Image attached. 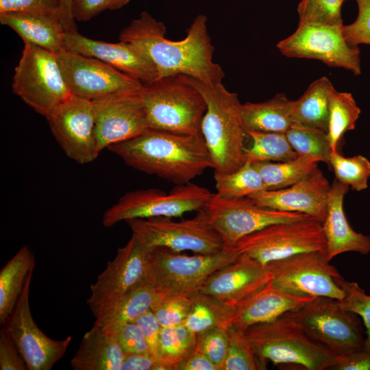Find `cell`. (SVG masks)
Wrapping results in <instances>:
<instances>
[{"instance_id":"obj_1","label":"cell","mask_w":370,"mask_h":370,"mask_svg":"<svg viewBox=\"0 0 370 370\" xmlns=\"http://www.w3.org/2000/svg\"><path fill=\"white\" fill-rule=\"evenodd\" d=\"M208 18L197 15L178 41L165 37L164 23L147 12L133 19L119 35V40L140 49L156 66L159 78L184 75L207 84L222 82L225 73L213 61L214 48L208 31ZM158 78V79H159Z\"/></svg>"},{"instance_id":"obj_2","label":"cell","mask_w":370,"mask_h":370,"mask_svg":"<svg viewBox=\"0 0 370 370\" xmlns=\"http://www.w3.org/2000/svg\"><path fill=\"white\" fill-rule=\"evenodd\" d=\"M127 166L176 185L190 183L213 161L203 136L149 128L107 148Z\"/></svg>"},{"instance_id":"obj_3","label":"cell","mask_w":370,"mask_h":370,"mask_svg":"<svg viewBox=\"0 0 370 370\" xmlns=\"http://www.w3.org/2000/svg\"><path fill=\"white\" fill-rule=\"evenodd\" d=\"M188 79L206 101L201 134L214 173H232L246 161L244 140L247 135L241 119L242 103L237 94L227 90L222 82L207 84L190 77Z\"/></svg>"},{"instance_id":"obj_4","label":"cell","mask_w":370,"mask_h":370,"mask_svg":"<svg viewBox=\"0 0 370 370\" xmlns=\"http://www.w3.org/2000/svg\"><path fill=\"white\" fill-rule=\"evenodd\" d=\"M139 94L149 128L202 136L206 104L188 76L159 78L144 85Z\"/></svg>"},{"instance_id":"obj_5","label":"cell","mask_w":370,"mask_h":370,"mask_svg":"<svg viewBox=\"0 0 370 370\" xmlns=\"http://www.w3.org/2000/svg\"><path fill=\"white\" fill-rule=\"evenodd\" d=\"M245 334L262 369H267V360L275 365H298L308 370L331 369L336 362L335 354L312 341L286 313L253 325Z\"/></svg>"},{"instance_id":"obj_6","label":"cell","mask_w":370,"mask_h":370,"mask_svg":"<svg viewBox=\"0 0 370 370\" xmlns=\"http://www.w3.org/2000/svg\"><path fill=\"white\" fill-rule=\"evenodd\" d=\"M235 246L211 254H181L163 247L149 249L150 278L156 293L191 297L217 270L232 262Z\"/></svg>"},{"instance_id":"obj_7","label":"cell","mask_w":370,"mask_h":370,"mask_svg":"<svg viewBox=\"0 0 370 370\" xmlns=\"http://www.w3.org/2000/svg\"><path fill=\"white\" fill-rule=\"evenodd\" d=\"M23 42L21 57L14 69L12 90L27 106L46 117L72 95L57 54L32 43Z\"/></svg>"},{"instance_id":"obj_8","label":"cell","mask_w":370,"mask_h":370,"mask_svg":"<svg viewBox=\"0 0 370 370\" xmlns=\"http://www.w3.org/2000/svg\"><path fill=\"white\" fill-rule=\"evenodd\" d=\"M286 313L299 323L312 341L336 356L365 344L358 315L343 308L338 299L315 297Z\"/></svg>"},{"instance_id":"obj_9","label":"cell","mask_w":370,"mask_h":370,"mask_svg":"<svg viewBox=\"0 0 370 370\" xmlns=\"http://www.w3.org/2000/svg\"><path fill=\"white\" fill-rule=\"evenodd\" d=\"M212 193L193 183L177 185L169 193L157 188L128 192L105 211L102 223L112 227L122 221L158 217H181L201 210Z\"/></svg>"},{"instance_id":"obj_10","label":"cell","mask_w":370,"mask_h":370,"mask_svg":"<svg viewBox=\"0 0 370 370\" xmlns=\"http://www.w3.org/2000/svg\"><path fill=\"white\" fill-rule=\"evenodd\" d=\"M149 249L132 235L124 247L117 249L114 259L108 262L90 286L87 304L96 319L150 278Z\"/></svg>"},{"instance_id":"obj_11","label":"cell","mask_w":370,"mask_h":370,"mask_svg":"<svg viewBox=\"0 0 370 370\" xmlns=\"http://www.w3.org/2000/svg\"><path fill=\"white\" fill-rule=\"evenodd\" d=\"M234 246L264 265L299 253L326 252L322 223L311 217L270 225L243 237Z\"/></svg>"},{"instance_id":"obj_12","label":"cell","mask_w":370,"mask_h":370,"mask_svg":"<svg viewBox=\"0 0 370 370\" xmlns=\"http://www.w3.org/2000/svg\"><path fill=\"white\" fill-rule=\"evenodd\" d=\"M134 236L149 248L163 247L175 251H191L211 254L226 248L215 229L199 210L190 219L173 221L171 217H158L126 221Z\"/></svg>"},{"instance_id":"obj_13","label":"cell","mask_w":370,"mask_h":370,"mask_svg":"<svg viewBox=\"0 0 370 370\" xmlns=\"http://www.w3.org/2000/svg\"><path fill=\"white\" fill-rule=\"evenodd\" d=\"M199 210L219 234L226 247L234 246L243 237L270 225L310 217L262 207L249 197L225 199L217 193H212Z\"/></svg>"},{"instance_id":"obj_14","label":"cell","mask_w":370,"mask_h":370,"mask_svg":"<svg viewBox=\"0 0 370 370\" xmlns=\"http://www.w3.org/2000/svg\"><path fill=\"white\" fill-rule=\"evenodd\" d=\"M330 262L325 251H312L273 261L267 266L271 273V283L286 292L341 301L345 296L336 282L341 275Z\"/></svg>"},{"instance_id":"obj_15","label":"cell","mask_w":370,"mask_h":370,"mask_svg":"<svg viewBox=\"0 0 370 370\" xmlns=\"http://www.w3.org/2000/svg\"><path fill=\"white\" fill-rule=\"evenodd\" d=\"M343 25L299 22L294 33L280 41L277 48L286 57L318 60L358 75L360 49L346 40Z\"/></svg>"},{"instance_id":"obj_16","label":"cell","mask_w":370,"mask_h":370,"mask_svg":"<svg viewBox=\"0 0 370 370\" xmlns=\"http://www.w3.org/2000/svg\"><path fill=\"white\" fill-rule=\"evenodd\" d=\"M72 95L94 101L113 95L140 91L143 84L97 58L69 49L57 53Z\"/></svg>"},{"instance_id":"obj_17","label":"cell","mask_w":370,"mask_h":370,"mask_svg":"<svg viewBox=\"0 0 370 370\" xmlns=\"http://www.w3.org/2000/svg\"><path fill=\"white\" fill-rule=\"evenodd\" d=\"M51 132L65 154L80 164L99 154L93 101L71 95L47 116Z\"/></svg>"},{"instance_id":"obj_18","label":"cell","mask_w":370,"mask_h":370,"mask_svg":"<svg viewBox=\"0 0 370 370\" xmlns=\"http://www.w3.org/2000/svg\"><path fill=\"white\" fill-rule=\"evenodd\" d=\"M32 273L29 275L16 307L5 328L23 356L28 370H51L65 354L71 341L47 336L34 321L29 306Z\"/></svg>"},{"instance_id":"obj_19","label":"cell","mask_w":370,"mask_h":370,"mask_svg":"<svg viewBox=\"0 0 370 370\" xmlns=\"http://www.w3.org/2000/svg\"><path fill=\"white\" fill-rule=\"evenodd\" d=\"M139 92L116 94L92 101L100 151L149 128Z\"/></svg>"},{"instance_id":"obj_20","label":"cell","mask_w":370,"mask_h":370,"mask_svg":"<svg viewBox=\"0 0 370 370\" xmlns=\"http://www.w3.org/2000/svg\"><path fill=\"white\" fill-rule=\"evenodd\" d=\"M330 188L328 180L317 166L288 187L264 190L248 197L260 206L305 214L322 223L327 214Z\"/></svg>"},{"instance_id":"obj_21","label":"cell","mask_w":370,"mask_h":370,"mask_svg":"<svg viewBox=\"0 0 370 370\" xmlns=\"http://www.w3.org/2000/svg\"><path fill=\"white\" fill-rule=\"evenodd\" d=\"M65 48L103 61L143 85L159 78L157 69L150 58L130 42L122 40L106 42L87 38L74 31L66 32Z\"/></svg>"},{"instance_id":"obj_22","label":"cell","mask_w":370,"mask_h":370,"mask_svg":"<svg viewBox=\"0 0 370 370\" xmlns=\"http://www.w3.org/2000/svg\"><path fill=\"white\" fill-rule=\"evenodd\" d=\"M271 280V273L267 265L241 254L232 262L215 271L199 293L236 306Z\"/></svg>"},{"instance_id":"obj_23","label":"cell","mask_w":370,"mask_h":370,"mask_svg":"<svg viewBox=\"0 0 370 370\" xmlns=\"http://www.w3.org/2000/svg\"><path fill=\"white\" fill-rule=\"evenodd\" d=\"M349 186L336 180L331 185L327 214L322 222L326 242V257L329 261L345 252L367 254L370 252V237L354 231L349 224L343 210V200Z\"/></svg>"},{"instance_id":"obj_24","label":"cell","mask_w":370,"mask_h":370,"mask_svg":"<svg viewBox=\"0 0 370 370\" xmlns=\"http://www.w3.org/2000/svg\"><path fill=\"white\" fill-rule=\"evenodd\" d=\"M313 298L289 293L270 281L236 306L232 325L245 331L253 325L273 321Z\"/></svg>"},{"instance_id":"obj_25","label":"cell","mask_w":370,"mask_h":370,"mask_svg":"<svg viewBox=\"0 0 370 370\" xmlns=\"http://www.w3.org/2000/svg\"><path fill=\"white\" fill-rule=\"evenodd\" d=\"M0 22L23 40L54 53L65 49L66 29L58 13L9 12L0 13Z\"/></svg>"},{"instance_id":"obj_26","label":"cell","mask_w":370,"mask_h":370,"mask_svg":"<svg viewBox=\"0 0 370 370\" xmlns=\"http://www.w3.org/2000/svg\"><path fill=\"white\" fill-rule=\"evenodd\" d=\"M124 357L116 337L94 324L84 335L71 365L74 370H121Z\"/></svg>"},{"instance_id":"obj_27","label":"cell","mask_w":370,"mask_h":370,"mask_svg":"<svg viewBox=\"0 0 370 370\" xmlns=\"http://www.w3.org/2000/svg\"><path fill=\"white\" fill-rule=\"evenodd\" d=\"M293 103L283 93L265 101L242 103L243 126L245 130L285 134L294 123Z\"/></svg>"},{"instance_id":"obj_28","label":"cell","mask_w":370,"mask_h":370,"mask_svg":"<svg viewBox=\"0 0 370 370\" xmlns=\"http://www.w3.org/2000/svg\"><path fill=\"white\" fill-rule=\"evenodd\" d=\"M35 258L25 245L0 271V323L5 325L21 297L29 275L33 273Z\"/></svg>"},{"instance_id":"obj_29","label":"cell","mask_w":370,"mask_h":370,"mask_svg":"<svg viewBox=\"0 0 370 370\" xmlns=\"http://www.w3.org/2000/svg\"><path fill=\"white\" fill-rule=\"evenodd\" d=\"M156 293L149 278L97 319L94 324L100 326L107 335L115 336L124 325L134 321L150 308Z\"/></svg>"},{"instance_id":"obj_30","label":"cell","mask_w":370,"mask_h":370,"mask_svg":"<svg viewBox=\"0 0 370 370\" xmlns=\"http://www.w3.org/2000/svg\"><path fill=\"white\" fill-rule=\"evenodd\" d=\"M334 88L326 77L314 81L298 99L293 101L292 116L294 123L328 133L329 98Z\"/></svg>"},{"instance_id":"obj_31","label":"cell","mask_w":370,"mask_h":370,"mask_svg":"<svg viewBox=\"0 0 370 370\" xmlns=\"http://www.w3.org/2000/svg\"><path fill=\"white\" fill-rule=\"evenodd\" d=\"M191 306L184 325L196 334L220 328L228 330L232 325L236 306L201 293L190 297Z\"/></svg>"},{"instance_id":"obj_32","label":"cell","mask_w":370,"mask_h":370,"mask_svg":"<svg viewBox=\"0 0 370 370\" xmlns=\"http://www.w3.org/2000/svg\"><path fill=\"white\" fill-rule=\"evenodd\" d=\"M252 163L260 173L266 189L276 190L297 182L312 171L319 162L299 156L288 161H259Z\"/></svg>"},{"instance_id":"obj_33","label":"cell","mask_w":370,"mask_h":370,"mask_svg":"<svg viewBox=\"0 0 370 370\" xmlns=\"http://www.w3.org/2000/svg\"><path fill=\"white\" fill-rule=\"evenodd\" d=\"M245 131L251 140V146L245 149V158L251 162H283L299 156L284 133Z\"/></svg>"},{"instance_id":"obj_34","label":"cell","mask_w":370,"mask_h":370,"mask_svg":"<svg viewBox=\"0 0 370 370\" xmlns=\"http://www.w3.org/2000/svg\"><path fill=\"white\" fill-rule=\"evenodd\" d=\"M361 110L350 92H338L334 88L329 98V125L328 136L332 151L343 134L354 130Z\"/></svg>"},{"instance_id":"obj_35","label":"cell","mask_w":370,"mask_h":370,"mask_svg":"<svg viewBox=\"0 0 370 370\" xmlns=\"http://www.w3.org/2000/svg\"><path fill=\"white\" fill-rule=\"evenodd\" d=\"M217 194L225 199L248 197L267 190L263 180L253 163L246 160L237 170L230 173H214Z\"/></svg>"},{"instance_id":"obj_36","label":"cell","mask_w":370,"mask_h":370,"mask_svg":"<svg viewBox=\"0 0 370 370\" xmlns=\"http://www.w3.org/2000/svg\"><path fill=\"white\" fill-rule=\"evenodd\" d=\"M197 334L184 324L162 327L157 359L171 370L195 350Z\"/></svg>"},{"instance_id":"obj_37","label":"cell","mask_w":370,"mask_h":370,"mask_svg":"<svg viewBox=\"0 0 370 370\" xmlns=\"http://www.w3.org/2000/svg\"><path fill=\"white\" fill-rule=\"evenodd\" d=\"M285 134L298 156L317 162H323L330 166L332 149L327 132L294 123Z\"/></svg>"},{"instance_id":"obj_38","label":"cell","mask_w":370,"mask_h":370,"mask_svg":"<svg viewBox=\"0 0 370 370\" xmlns=\"http://www.w3.org/2000/svg\"><path fill=\"white\" fill-rule=\"evenodd\" d=\"M330 166L333 169L336 180L350 186L353 190L362 191L368 188L370 161L366 157L362 155L345 157L337 150L332 151Z\"/></svg>"},{"instance_id":"obj_39","label":"cell","mask_w":370,"mask_h":370,"mask_svg":"<svg viewBox=\"0 0 370 370\" xmlns=\"http://www.w3.org/2000/svg\"><path fill=\"white\" fill-rule=\"evenodd\" d=\"M227 332L228 350L221 370L262 369L245 331L231 325Z\"/></svg>"},{"instance_id":"obj_40","label":"cell","mask_w":370,"mask_h":370,"mask_svg":"<svg viewBox=\"0 0 370 370\" xmlns=\"http://www.w3.org/2000/svg\"><path fill=\"white\" fill-rule=\"evenodd\" d=\"M191 306L190 297L156 293L151 310L162 327L184 324Z\"/></svg>"},{"instance_id":"obj_41","label":"cell","mask_w":370,"mask_h":370,"mask_svg":"<svg viewBox=\"0 0 370 370\" xmlns=\"http://www.w3.org/2000/svg\"><path fill=\"white\" fill-rule=\"evenodd\" d=\"M345 0H301L297 6L299 22L343 25L341 6Z\"/></svg>"},{"instance_id":"obj_42","label":"cell","mask_w":370,"mask_h":370,"mask_svg":"<svg viewBox=\"0 0 370 370\" xmlns=\"http://www.w3.org/2000/svg\"><path fill=\"white\" fill-rule=\"evenodd\" d=\"M336 282L344 291L345 296L340 301L343 308L360 317L366 328L365 345L370 347V295L355 282H349L341 275Z\"/></svg>"},{"instance_id":"obj_43","label":"cell","mask_w":370,"mask_h":370,"mask_svg":"<svg viewBox=\"0 0 370 370\" xmlns=\"http://www.w3.org/2000/svg\"><path fill=\"white\" fill-rule=\"evenodd\" d=\"M229 345L227 330L209 329L197 334L195 350L201 353L221 370Z\"/></svg>"},{"instance_id":"obj_44","label":"cell","mask_w":370,"mask_h":370,"mask_svg":"<svg viewBox=\"0 0 370 370\" xmlns=\"http://www.w3.org/2000/svg\"><path fill=\"white\" fill-rule=\"evenodd\" d=\"M358 12L356 20L343 25V34L352 46L370 45V0H356Z\"/></svg>"},{"instance_id":"obj_45","label":"cell","mask_w":370,"mask_h":370,"mask_svg":"<svg viewBox=\"0 0 370 370\" xmlns=\"http://www.w3.org/2000/svg\"><path fill=\"white\" fill-rule=\"evenodd\" d=\"M130 0H73L72 14L75 21H88L100 12L119 9Z\"/></svg>"},{"instance_id":"obj_46","label":"cell","mask_w":370,"mask_h":370,"mask_svg":"<svg viewBox=\"0 0 370 370\" xmlns=\"http://www.w3.org/2000/svg\"><path fill=\"white\" fill-rule=\"evenodd\" d=\"M115 336L125 354L151 355L145 336L135 322L124 325Z\"/></svg>"},{"instance_id":"obj_47","label":"cell","mask_w":370,"mask_h":370,"mask_svg":"<svg viewBox=\"0 0 370 370\" xmlns=\"http://www.w3.org/2000/svg\"><path fill=\"white\" fill-rule=\"evenodd\" d=\"M0 369L28 370L23 356L5 327L0 331Z\"/></svg>"},{"instance_id":"obj_48","label":"cell","mask_w":370,"mask_h":370,"mask_svg":"<svg viewBox=\"0 0 370 370\" xmlns=\"http://www.w3.org/2000/svg\"><path fill=\"white\" fill-rule=\"evenodd\" d=\"M9 12L59 14L58 0H0V13Z\"/></svg>"},{"instance_id":"obj_49","label":"cell","mask_w":370,"mask_h":370,"mask_svg":"<svg viewBox=\"0 0 370 370\" xmlns=\"http://www.w3.org/2000/svg\"><path fill=\"white\" fill-rule=\"evenodd\" d=\"M331 369L370 370V347L365 345L345 354L336 356Z\"/></svg>"},{"instance_id":"obj_50","label":"cell","mask_w":370,"mask_h":370,"mask_svg":"<svg viewBox=\"0 0 370 370\" xmlns=\"http://www.w3.org/2000/svg\"><path fill=\"white\" fill-rule=\"evenodd\" d=\"M133 322L140 328L151 355L157 358L160 334L162 327L151 308Z\"/></svg>"},{"instance_id":"obj_51","label":"cell","mask_w":370,"mask_h":370,"mask_svg":"<svg viewBox=\"0 0 370 370\" xmlns=\"http://www.w3.org/2000/svg\"><path fill=\"white\" fill-rule=\"evenodd\" d=\"M121 370H171L151 354H125Z\"/></svg>"},{"instance_id":"obj_52","label":"cell","mask_w":370,"mask_h":370,"mask_svg":"<svg viewBox=\"0 0 370 370\" xmlns=\"http://www.w3.org/2000/svg\"><path fill=\"white\" fill-rule=\"evenodd\" d=\"M173 370H219L218 367L201 353L195 350L176 365Z\"/></svg>"},{"instance_id":"obj_53","label":"cell","mask_w":370,"mask_h":370,"mask_svg":"<svg viewBox=\"0 0 370 370\" xmlns=\"http://www.w3.org/2000/svg\"><path fill=\"white\" fill-rule=\"evenodd\" d=\"M73 0H58V10L62 23L66 32L77 31L75 20L72 14Z\"/></svg>"},{"instance_id":"obj_54","label":"cell","mask_w":370,"mask_h":370,"mask_svg":"<svg viewBox=\"0 0 370 370\" xmlns=\"http://www.w3.org/2000/svg\"><path fill=\"white\" fill-rule=\"evenodd\" d=\"M345 1H347V0H345Z\"/></svg>"}]
</instances>
